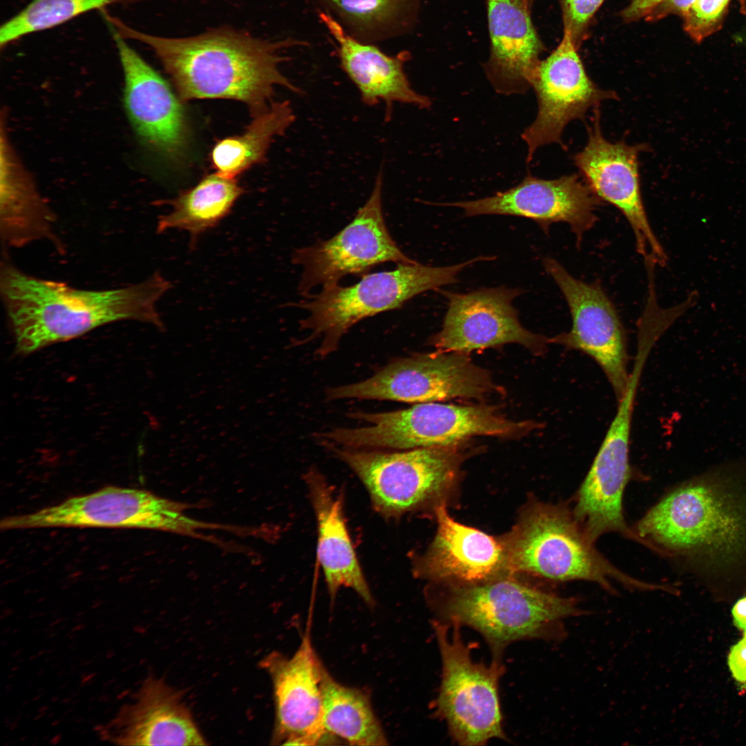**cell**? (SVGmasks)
<instances>
[{
  "instance_id": "6da1fadb",
  "label": "cell",
  "mask_w": 746,
  "mask_h": 746,
  "mask_svg": "<svg viewBox=\"0 0 746 746\" xmlns=\"http://www.w3.org/2000/svg\"><path fill=\"white\" fill-rule=\"evenodd\" d=\"M171 287V283L155 272L124 287L80 289L30 276L6 260L1 265V295L17 352L21 354L119 321L151 324L164 330L157 303Z\"/></svg>"
},
{
  "instance_id": "7a4b0ae2",
  "label": "cell",
  "mask_w": 746,
  "mask_h": 746,
  "mask_svg": "<svg viewBox=\"0 0 746 746\" xmlns=\"http://www.w3.org/2000/svg\"><path fill=\"white\" fill-rule=\"evenodd\" d=\"M113 32L149 46L171 77L181 99H230L247 104L254 115L271 102L274 88L299 89L280 72L279 51L298 44L268 41L229 28L198 36L168 38L133 29L108 15Z\"/></svg>"
},
{
  "instance_id": "3957f363",
  "label": "cell",
  "mask_w": 746,
  "mask_h": 746,
  "mask_svg": "<svg viewBox=\"0 0 746 746\" xmlns=\"http://www.w3.org/2000/svg\"><path fill=\"white\" fill-rule=\"evenodd\" d=\"M636 531L649 546L730 563L746 552V497L719 477L689 481L651 508Z\"/></svg>"
},
{
  "instance_id": "277c9868",
  "label": "cell",
  "mask_w": 746,
  "mask_h": 746,
  "mask_svg": "<svg viewBox=\"0 0 746 746\" xmlns=\"http://www.w3.org/2000/svg\"><path fill=\"white\" fill-rule=\"evenodd\" d=\"M435 608L436 620L479 632L492 659L498 660L517 641L564 640L568 635L564 620L586 614L575 597L546 592L509 576L453 586Z\"/></svg>"
},
{
  "instance_id": "5b68a950",
  "label": "cell",
  "mask_w": 746,
  "mask_h": 746,
  "mask_svg": "<svg viewBox=\"0 0 746 746\" xmlns=\"http://www.w3.org/2000/svg\"><path fill=\"white\" fill-rule=\"evenodd\" d=\"M349 416L367 425L321 433L323 442L358 449L408 450L461 446L475 436L523 437L541 425L508 419L492 406L433 402L386 412H353Z\"/></svg>"
},
{
  "instance_id": "8992f818",
  "label": "cell",
  "mask_w": 746,
  "mask_h": 746,
  "mask_svg": "<svg viewBox=\"0 0 746 746\" xmlns=\"http://www.w3.org/2000/svg\"><path fill=\"white\" fill-rule=\"evenodd\" d=\"M504 540L511 573L559 582H593L613 594L612 580L631 589H662L631 577L611 564L593 546L573 512L562 505L531 504Z\"/></svg>"
},
{
  "instance_id": "52a82bcc",
  "label": "cell",
  "mask_w": 746,
  "mask_h": 746,
  "mask_svg": "<svg viewBox=\"0 0 746 746\" xmlns=\"http://www.w3.org/2000/svg\"><path fill=\"white\" fill-rule=\"evenodd\" d=\"M488 260L479 256L460 264L430 267L414 261L399 263L390 271L362 276L356 283L322 287L321 291L296 305L307 312L300 327L309 332L307 341L321 340L318 354L325 356L337 350L342 336L356 323L379 313L401 307L415 296L455 283L466 267Z\"/></svg>"
},
{
  "instance_id": "ba28073f",
  "label": "cell",
  "mask_w": 746,
  "mask_h": 746,
  "mask_svg": "<svg viewBox=\"0 0 746 746\" xmlns=\"http://www.w3.org/2000/svg\"><path fill=\"white\" fill-rule=\"evenodd\" d=\"M441 660V679L434 714L446 722L459 745L479 746L493 738L507 740L503 727L499 682L502 660L490 664L474 661L460 626L432 621Z\"/></svg>"
},
{
  "instance_id": "9c48e42d",
  "label": "cell",
  "mask_w": 746,
  "mask_h": 746,
  "mask_svg": "<svg viewBox=\"0 0 746 746\" xmlns=\"http://www.w3.org/2000/svg\"><path fill=\"white\" fill-rule=\"evenodd\" d=\"M325 446L355 473L374 508L388 518L440 497L453 485L463 459L461 446L401 451Z\"/></svg>"
},
{
  "instance_id": "30bf717a",
  "label": "cell",
  "mask_w": 746,
  "mask_h": 746,
  "mask_svg": "<svg viewBox=\"0 0 746 746\" xmlns=\"http://www.w3.org/2000/svg\"><path fill=\"white\" fill-rule=\"evenodd\" d=\"M189 505L150 491L107 486L27 514L10 515L0 523L2 530L42 528H116L164 530L211 540L200 529H224V525L186 516Z\"/></svg>"
},
{
  "instance_id": "8fae6325",
  "label": "cell",
  "mask_w": 746,
  "mask_h": 746,
  "mask_svg": "<svg viewBox=\"0 0 746 746\" xmlns=\"http://www.w3.org/2000/svg\"><path fill=\"white\" fill-rule=\"evenodd\" d=\"M446 353L397 359L365 380L327 389L326 397L421 403L455 398L481 399L497 390L490 373L466 354Z\"/></svg>"
},
{
  "instance_id": "7c38bea8",
  "label": "cell",
  "mask_w": 746,
  "mask_h": 746,
  "mask_svg": "<svg viewBox=\"0 0 746 746\" xmlns=\"http://www.w3.org/2000/svg\"><path fill=\"white\" fill-rule=\"evenodd\" d=\"M383 175L379 173L364 205L354 218L334 236L297 249L292 262L302 267L298 290L308 296L313 288L338 283L350 274L363 276L388 262L415 260L403 253L385 224L382 204Z\"/></svg>"
},
{
  "instance_id": "4fadbf2b",
  "label": "cell",
  "mask_w": 746,
  "mask_h": 746,
  "mask_svg": "<svg viewBox=\"0 0 746 746\" xmlns=\"http://www.w3.org/2000/svg\"><path fill=\"white\" fill-rule=\"evenodd\" d=\"M542 262L564 296L572 318L571 329L549 338L550 343L579 350L593 359L618 401L627 389L630 373L626 333L614 305L600 283L575 278L553 258L546 257Z\"/></svg>"
},
{
  "instance_id": "5bb4252c",
  "label": "cell",
  "mask_w": 746,
  "mask_h": 746,
  "mask_svg": "<svg viewBox=\"0 0 746 746\" xmlns=\"http://www.w3.org/2000/svg\"><path fill=\"white\" fill-rule=\"evenodd\" d=\"M600 115L599 108H595L593 122L588 128V142L575 155V164L595 195L626 218L634 234L637 251L664 267L668 257L649 223L640 189L638 155L647 149V145L608 141L601 131Z\"/></svg>"
},
{
  "instance_id": "9a60e30c",
  "label": "cell",
  "mask_w": 746,
  "mask_h": 746,
  "mask_svg": "<svg viewBox=\"0 0 746 746\" xmlns=\"http://www.w3.org/2000/svg\"><path fill=\"white\" fill-rule=\"evenodd\" d=\"M571 34L564 30L562 41L544 60L540 61L531 79L538 110L535 120L522 134L528 146L527 162L541 146L561 140L565 126L572 120H584L586 112L601 102L618 99L613 90L599 88L588 76Z\"/></svg>"
},
{
  "instance_id": "2e32d148",
  "label": "cell",
  "mask_w": 746,
  "mask_h": 746,
  "mask_svg": "<svg viewBox=\"0 0 746 746\" xmlns=\"http://www.w3.org/2000/svg\"><path fill=\"white\" fill-rule=\"evenodd\" d=\"M448 300L442 329L430 339L439 352L467 354L507 343L543 354L549 338L523 327L513 300L519 288H481L467 294L440 291Z\"/></svg>"
},
{
  "instance_id": "e0dca14e",
  "label": "cell",
  "mask_w": 746,
  "mask_h": 746,
  "mask_svg": "<svg viewBox=\"0 0 746 746\" xmlns=\"http://www.w3.org/2000/svg\"><path fill=\"white\" fill-rule=\"evenodd\" d=\"M602 200L577 174L554 180L528 175L517 186L475 200L441 204L463 209L466 216L504 215L535 222L545 233L551 224L569 225L580 245L586 232L596 223Z\"/></svg>"
},
{
  "instance_id": "ac0fdd59",
  "label": "cell",
  "mask_w": 746,
  "mask_h": 746,
  "mask_svg": "<svg viewBox=\"0 0 746 746\" xmlns=\"http://www.w3.org/2000/svg\"><path fill=\"white\" fill-rule=\"evenodd\" d=\"M271 676L276 723L272 740L284 745H314L328 734L323 723L321 663L309 635L287 658L273 652L261 662Z\"/></svg>"
},
{
  "instance_id": "d6986e66",
  "label": "cell",
  "mask_w": 746,
  "mask_h": 746,
  "mask_svg": "<svg viewBox=\"0 0 746 746\" xmlns=\"http://www.w3.org/2000/svg\"><path fill=\"white\" fill-rule=\"evenodd\" d=\"M113 33L124 73V107L135 133L155 151L178 155L187 136L180 101L162 77L124 38Z\"/></svg>"
},
{
  "instance_id": "ffe728a7",
  "label": "cell",
  "mask_w": 746,
  "mask_h": 746,
  "mask_svg": "<svg viewBox=\"0 0 746 746\" xmlns=\"http://www.w3.org/2000/svg\"><path fill=\"white\" fill-rule=\"evenodd\" d=\"M100 731L122 746L207 744L180 692L153 676Z\"/></svg>"
},
{
  "instance_id": "44dd1931",
  "label": "cell",
  "mask_w": 746,
  "mask_h": 746,
  "mask_svg": "<svg viewBox=\"0 0 746 746\" xmlns=\"http://www.w3.org/2000/svg\"><path fill=\"white\" fill-rule=\"evenodd\" d=\"M437 530L417 571L431 580L480 584L511 573L504 540L455 522L446 506L436 508Z\"/></svg>"
},
{
  "instance_id": "7402d4cb",
  "label": "cell",
  "mask_w": 746,
  "mask_h": 746,
  "mask_svg": "<svg viewBox=\"0 0 746 746\" xmlns=\"http://www.w3.org/2000/svg\"><path fill=\"white\" fill-rule=\"evenodd\" d=\"M491 40L488 76L502 95L524 94L540 62L542 44L528 0H487Z\"/></svg>"
},
{
  "instance_id": "603a6c76",
  "label": "cell",
  "mask_w": 746,
  "mask_h": 746,
  "mask_svg": "<svg viewBox=\"0 0 746 746\" xmlns=\"http://www.w3.org/2000/svg\"><path fill=\"white\" fill-rule=\"evenodd\" d=\"M305 481L317 522V560L331 597L346 587L372 605L373 597L347 527L341 498L316 470L309 471Z\"/></svg>"
},
{
  "instance_id": "cb8c5ba5",
  "label": "cell",
  "mask_w": 746,
  "mask_h": 746,
  "mask_svg": "<svg viewBox=\"0 0 746 746\" xmlns=\"http://www.w3.org/2000/svg\"><path fill=\"white\" fill-rule=\"evenodd\" d=\"M321 21L338 44L341 65L367 105L380 102L411 104L420 108L431 105L430 99L416 92L404 72V59L389 56L377 47L354 38L329 14L321 12Z\"/></svg>"
},
{
  "instance_id": "d4e9b609",
  "label": "cell",
  "mask_w": 746,
  "mask_h": 746,
  "mask_svg": "<svg viewBox=\"0 0 746 746\" xmlns=\"http://www.w3.org/2000/svg\"><path fill=\"white\" fill-rule=\"evenodd\" d=\"M0 228L6 247H21L48 240L56 246L55 216L26 177L5 140L1 142Z\"/></svg>"
},
{
  "instance_id": "484cf974",
  "label": "cell",
  "mask_w": 746,
  "mask_h": 746,
  "mask_svg": "<svg viewBox=\"0 0 746 746\" xmlns=\"http://www.w3.org/2000/svg\"><path fill=\"white\" fill-rule=\"evenodd\" d=\"M236 178L218 173L204 177L194 187L170 200L171 210L160 216L157 232L178 229L189 233L195 247L199 238L217 227L231 211L243 193Z\"/></svg>"
},
{
  "instance_id": "4316f807",
  "label": "cell",
  "mask_w": 746,
  "mask_h": 746,
  "mask_svg": "<svg viewBox=\"0 0 746 746\" xmlns=\"http://www.w3.org/2000/svg\"><path fill=\"white\" fill-rule=\"evenodd\" d=\"M287 101L271 102L254 115L241 135L218 142L211 152V162L218 175L236 178L256 163L265 160L274 138L283 135L294 120Z\"/></svg>"
},
{
  "instance_id": "83f0119b",
  "label": "cell",
  "mask_w": 746,
  "mask_h": 746,
  "mask_svg": "<svg viewBox=\"0 0 746 746\" xmlns=\"http://www.w3.org/2000/svg\"><path fill=\"white\" fill-rule=\"evenodd\" d=\"M323 723L327 734L350 745H385L388 740L364 692L334 680L324 668Z\"/></svg>"
},
{
  "instance_id": "f1b7e54d",
  "label": "cell",
  "mask_w": 746,
  "mask_h": 746,
  "mask_svg": "<svg viewBox=\"0 0 746 746\" xmlns=\"http://www.w3.org/2000/svg\"><path fill=\"white\" fill-rule=\"evenodd\" d=\"M322 1L356 37L361 40H374L392 35L399 28L413 0Z\"/></svg>"
},
{
  "instance_id": "f546056e",
  "label": "cell",
  "mask_w": 746,
  "mask_h": 746,
  "mask_svg": "<svg viewBox=\"0 0 746 746\" xmlns=\"http://www.w3.org/2000/svg\"><path fill=\"white\" fill-rule=\"evenodd\" d=\"M134 1L32 0L1 26L0 46L2 48L26 35L57 26L88 11Z\"/></svg>"
},
{
  "instance_id": "4dcf8cb0",
  "label": "cell",
  "mask_w": 746,
  "mask_h": 746,
  "mask_svg": "<svg viewBox=\"0 0 746 746\" xmlns=\"http://www.w3.org/2000/svg\"><path fill=\"white\" fill-rule=\"evenodd\" d=\"M730 0H696L682 15L685 31L700 43L722 26Z\"/></svg>"
},
{
  "instance_id": "1f68e13d",
  "label": "cell",
  "mask_w": 746,
  "mask_h": 746,
  "mask_svg": "<svg viewBox=\"0 0 746 746\" xmlns=\"http://www.w3.org/2000/svg\"><path fill=\"white\" fill-rule=\"evenodd\" d=\"M564 30L571 34L577 48L586 28L604 0H561Z\"/></svg>"
},
{
  "instance_id": "d6a6232c",
  "label": "cell",
  "mask_w": 746,
  "mask_h": 746,
  "mask_svg": "<svg viewBox=\"0 0 746 746\" xmlns=\"http://www.w3.org/2000/svg\"><path fill=\"white\" fill-rule=\"evenodd\" d=\"M727 664L732 677L739 683H746V634L734 645L728 654Z\"/></svg>"
},
{
  "instance_id": "836d02e7",
  "label": "cell",
  "mask_w": 746,
  "mask_h": 746,
  "mask_svg": "<svg viewBox=\"0 0 746 746\" xmlns=\"http://www.w3.org/2000/svg\"><path fill=\"white\" fill-rule=\"evenodd\" d=\"M696 0H664L649 15L648 20H657L669 15H682Z\"/></svg>"
},
{
  "instance_id": "e575fe53",
  "label": "cell",
  "mask_w": 746,
  "mask_h": 746,
  "mask_svg": "<svg viewBox=\"0 0 746 746\" xmlns=\"http://www.w3.org/2000/svg\"><path fill=\"white\" fill-rule=\"evenodd\" d=\"M664 0H633L622 12L625 21L631 22L646 17Z\"/></svg>"
},
{
  "instance_id": "d590c367",
  "label": "cell",
  "mask_w": 746,
  "mask_h": 746,
  "mask_svg": "<svg viewBox=\"0 0 746 746\" xmlns=\"http://www.w3.org/2000/svg\"><path fill=\"white\" fill-rule=\"evenodd\" d=\"M734 625L746 634V596L736 602L731 610Z\"/></svg>"
},
{
  "instance_id": "8d00e7d4",
  "label": "cell",
  "mask_w": 746,
  "mask_h": 746,
  "mask_svg": "<svg viewBox=\"0 0 746 746\" xmlns=\"http://www.w3.org/2000/svg\"><path fill=\"white\" fill-rule=\"evenodd\" d=\"M740 5V11L746 16V0H738Z\"/></svg>"
},
{
  "instance_id": "74e56055",
  "label": "cell",
  "mask_w": 746,
  "mask_h": 746,
  "mask_svg": "<svg viewBox=\"0 0 746 746\" xmlns=\"http://www.w3.org/2000/svg\"><path fill=\"white\" fill-rule=\"evenodd\" d=\"M736 39L740 42L746 43V30L743 31L740 34H738L736 37Z\"/></svg>"
},
{
  "instance_id": "f35d334b",
  "label": "cell",
  "mask_w": 746,
  "mask_h": 746,
  "mask_svg": "<svg viewBox=\"0 0 746 746\" xmlns=\"http://www.w3.org/2000/svg\"><path fill=\"white\" fill-rule=\"evenodd\" d=\"M528 1H530V0H528Z\"/></svg>"
}]
</instances>
